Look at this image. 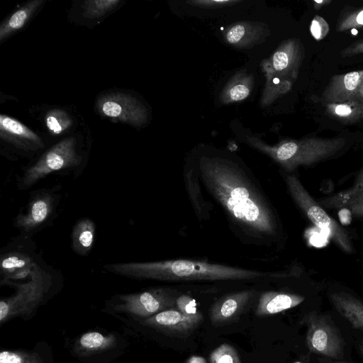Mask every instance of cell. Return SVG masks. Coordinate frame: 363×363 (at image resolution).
Instances as JSON below:
<instances>
[{
  "mask_svg": "<svg viewBox=\"0 0 363 363\" xmlns=\"http://www.w3.org/2000/svg\"><path fill=\"white\" fill-rule=\"evenodd\" d=\"M250 91L243 84H238L231 88L230 96L233 101H240L249 95Z\"/></svg>",
  "mask_w": 363,
  "mask_h": 363,
  "instance_id": "cell-24",
  "label": "cell"
},
{
  "mask_svg": "<svg viewBox=\"0 0 363 363\" xmlns=\"http://www.w3.org/2000/svg\"><path fill=\"white\" fill-rule=\"evenodd\" d=\"M45 122L49 130L55 135L63 133L72 125L69 115L60 108L50 110L45 116Z\"/></svg>",
  "mask_w": 363,
  "mask_h": 363,
  "instance_id": "cell-19",
  "label": "cell"
},
{
  "mask_svg": "<svg viewBox=\"0 0 363 363\" xmlns=\"http://www.w3.org/2000/svg\"><path fill=\"white\" fill-rule=\"evenodd\" d=\"M335 113L340 116H347L352 113V110L350 106L347 105H338L335 107Z\"/></svg>",
  "mask_w": 363,
  "mask_h": 363,
  "instance_id": "cell-28",
  "label": "cell"
},
{
  "mask_svg": "<svg viewBox=\"0 0 363 363\" xmlns=\"http://www.w3.org/2000/svg\"><path fill=\"white\" fill-rule=\"evenodd\" d=\"M29 274L28 282L15 284L16 293L1 300V324L16 317L28 316L45 300L51 285L49 276L34 264Z\"/></svg>",
  "mask_w": 363,
  "mask_h": 363,
  "instance_id": "cell-4",
  "label": "cell"
},
{
  "mask_svg": "<svg viewBox=\"0 0 363 363\" xmlns=\"http://www.w3.org/2000/svg\"><path fill=\"white\" fill-rule=\"evenodd\" d=\"M332 363H346V362H332Z\"/></svg>",
  "mask_w": 363,
  "mask_h": 363,
  "instance_id": "cell-34",
  "label": "cell"
},
{
  "mask_svg": "<svg viewBox=\"0 0 363 363\" xmlns=\"http://www.w3.org/2000/svg\"><path fill=\"white\" fill-rule=\"evenodd\" d=\"M209 191L235 221L258 235H274L277 223L267 201L238 168L218 161L201 167Z\"/></svg>",
  "mask_w": 363,
  "mask_h": 363,
  "instance_id": "cell-1",
  "label": "cell"
},
{
  "mask_svg": "<svg viewBox=\"0 0 363 363\" xmlns=\"http://www.w3.org/2000/svg\"><path fill=\"white\" fill-rule=\"evenodd\" d=\"M311 33L315 38H319L320 36L321 30L320 27L316 21H313L311 25Z\"/></svg>",
  "mask_w": 363,
  "mask_h": 363,
  "instance_id": "cell-29",
  "label": "cell"
},
{
  "mask_svg": "<svg viewBox=\"0 0 363 363\" xmlns=\"http://www.w3.org/2000/svg\"><path fill=\"white\" fill-rule=\"evenodd\" d=\"M120 2L118 0L86 1L82 5L83 14L89 18H99L113 10Z\"/></svg>",
  "mask_w": 363,
  "mask_h": 363,
  "instance_id": "cell-20",
  "label": "cell"
},
{
  "mask_svg": "<svg viewBox=\"0 0 363 363\" xmlns=\"http://www.w3.org/2000/svg\"><path fill=\"white\" fill-rule=\"evenodd\" d=\"M357 21L359 24H363V11L358 14L357 17Z\"/></svg>",
  "mask_w": 363,
  "mask_h": 363,
  "instance_id": "cell-31",
  "label": "cell"
},
{
  "mask_svg": "<svg viewBox=\"0 0 363 363\" xmlns=\"http://www.w3.org/2000/svg\"><path fill=\"white\" fill-rule=\"evenodd\" d=\"M104 268L129 278L160 281L250 280L269 276L255 270L188 259L114 263Z\"/></svg>",
  "mask_w": 363,
  "mask_h": 363,
  "instance_id": "cell-2",
  "label": "cell"
},
{
  "mask_svg": "<svg viewBox=\"0 0 363 363\" xmlns=\"http://www.w3.org/2000/svg\"><path fill=\"white\" fill-rule=\"evenodd\" d=\"M0 363H43L35 352L3 350L0 353Z\"/></svg>",
  "mask_w": 363,
  "mask_h": 363,
  "instance_id": "cell-21",
  "label": "cell"
},
{
  "mask_svg": "<svg viewBox=\"0 0 363 363\" xmlns=\"http://www.w3.org/2000/svg\"><path fill=\"white\" fill-rule=\"evenodd\" d=\"M201 322L174 308L144 318L140 323L164 333L184 335L190 334Z\"/></svg>",
  "mask_w": 363,
  "mask_h": 363,
  "instance_id": "cell-10",
  "label": "cell"
},
{
  "mask_svg": "<svg viewBox=\"0 0 363 363\" xmlns=\"http://www.w3.org/2000/svg\"><path fill=\"white\" fill-rule=\"evenodd\" d=\"M186 363H206L202 357L192 356L186 362Z\"/></svg>",
  "mask_w": 363,
  "mask_h": 363,
  "instance_id": "cell-30",
  "label": "cell"
},
{
  "mask_svg": "<svg viewBox=\"0 0 363 363\" xmlns=\"http://www.w3.org/2000/svg\"><path fill=\"white\" fill-rule=\"evenodd\" d=\"M209 361L211 363H242L235 348L226 343L211 352Z\"/></svg>",
  "mask_w": 363,
  "mask_h": 363,
  "instance_id": "cell-22",
  "label": "cell"
},
{
  "mask_svg": "<svg viewBox=\"0 0 363 363\" xmlns=\"http://www.w3.org/2000/svg\"><path fill=\"white\" fill-rule=\"evenodd\" d=\"M329 298L337 311L354 328L363 329V302L345 291L330 293Z\"/></svg>",
  "mask_w": 363,
  "mask_h": 363,
  "instance_id": "cell-15",
  "label": "cell"
},
{
  "mask_svg": "<svg viewBox=\"0 0 363 363\" xmlns=\"http://www.w3.org/2000/svg\"><path fill=\"white\" fill-rule=\"evenodd\" d=\"M301 323L307 326L306 343L311 352L333 359L343 356V338L330 317L313 311L306 313Z\"/></svg>",
  "mask_w": 363,
  "mask_h": 363,
  "instance_id": "cell-7",
  "label": "cell"
},
{
  "mask_svg": "<svg viewBox=\"0 0 363 363\" xmlns=\"http://www.w3.org/2000/svg\"><path fill=\"white\" fill-rule=\"evenodd\" d=\"M317 3H322V1H315Z\"/></svg>",
  "mask_w": 363,
  "mask_h": 363,
  "instance_id": "cell-35",
  "label": "cell"
},
{
  "mask_svg": "<svg viewBox=\"0 0 363 363\" xmlns=\"http://www.w3.org/2000/svg\"><path fill=\"white\" fill-rule=\"evenodd\" d=\"M294 363H302V362H295Z\"/></svg>",
  "mask_w": 363,
  "mask_h": 363,
  "instance_id": "cell-36",
  "label": "cell"
},
{
  "mask_svg": "<svg viewBox=\"0 0 363 363\" xmlns=\"http://www.w3.org/2000/svg\"><path fill=\"white\" fill-rule=\"evenodd\" d=\"M98 108L104 116L132 125H141L146 120L143 105L131 96L111 93L100 97Z\"/></svg>",
  "mask_w": 363,
  "mask_h": 363,
  "instance_id": "cell-9",
  "label": "cell"
},
{
  "mask_svg": "<svg viewBox=\"0 0 363 363\" xmlns=\"http://www.w3.org/2000/svg\"><path fill=\"white\" fill-rule=\"evenodd\" d=\"M359 350H360L361 353L363 355V339H362V340L361 342V344H360V346H359Z\"/></svg>",
  "mask_w": 363,
  "mask_h": 363,
  "instance_id": "cell-32",
  "label": "cell"
},
{
  "mask_svg": "<svg viewBox=\"0 0 363 363\" xmlns=\"http://www.w3.org/2000/svg\"><path fill=\"white\" fill-rule=\"evenodd\" d=\"M175 308L186 316L203 320V315L198 310L195 300L189 296H179L176 300Z\"/></svg>",
  "mask_w": 363,
  "mask_h": 363,
  "instance_id": "cell-23",
  "label": "cell"
},
{
  "mask_svg": "<svg viewBox=\"0 0 363 363\" xmlns=\"http://www.w3.org/2000/svg\"><path fill=\"white\" fill-rule=\"evenodd\" d=\"M304 299L303 296L296 294L266 291L259 298L255 313L259 316L279 313L297 306Z\"/></svg>",
  "mask_w": 363,
  "mask_h": 363,
  "instance_id": "cell-14",
  "label": "cell"
},
{
  "mask_svg": "<svg viewBox=\"0 0 363 363\" xmlns=\"http://www.w3.org/2000/svg\"><path fill=\"white\" fill-rule=\"evenodd\" d=\"M288 62V55L284 52L279 51L274 55L273 65L275 69L278 71L284 69L287 67Z\"/></svg>",
  "mask_w": 363,
  "mask_h": 363,
  "instance_id": "cell-25",
  "label": "cell"
},
{
  "mask_svg": "<svg viewBox=\"0 0 363 363\" xmlns=\"http://www.w3.org/2000/svg\"><path fill=\"white\" fill-rule=\"evenodd\" d=\"M285 180L289 194L305 216L314 225L325 231L340 250L346 254H354L355 249L348 232L328 214L308 192L299 179L290 174L286 176Z\"/></svg>",
  "mask_w": 363,
  "mask_h": 363,
  "instance_id": "cell-3",
  "label": "cell"
},
{
  "mask_svg": "<svg viewBox=\"0 0 363 363\" xmlns=\"http://www.w3.org/2000/svg\"><path fill=\"white\" fill-rule=\"evenodd\" d=\"M116 337L99 332H88L81 335L74 345V352L80 357H88L110 350L116 346Z\"/></svg>",
  "mask_w": 363,
  "mask_h": 363,
  "instance_id": "cell-16",
  "label": "cell"
},
{
  "mask_svg": "<svg viewBox=\"0 0 363 363\" xmlns=\"http://www.w3.org/2000/svg\"><path fill=\"white\" fill-rule=\"evenodd\" d=\"M318 203L329 208H347L353 218L363 220V167L351 188L320 199Z\"/></svg>",
  "mask_w": 363,
  "mask_h": 363,
  "instance_id": "cell-11",
  "label": "cell"
},
{
  "mask_svg": "<svg viewBox=\"0 0 363 363\" xmlns=\"http://www.w3.org/2000/svg\"><path fill=\"white\" fill-rule=\"evenodd\" d=\"M352 33L353 34H357V30H356L353 29V30H352Z\"/></svg>",
  "mask_w": 363,
  "mask_h": 363,
  "instance_id": "cell-33",
  "label": "cell"
},
{
  "mask_svg": "<svg viewBox=\"0 0 363 363\" xmlns=\"http://www.w3.org/2000/svg\"><path fill=\"white\" fill-rule=\"evenodd\" d=\"M245 33V28L241 25L233 27L227 33V40L230 43L238 42Z\"/></svg>",
  "mask_w": 363,
  "mask_h": 363,
  "instance_id": "cell-26",
  "label": "cell"
},
{
  "mask_svg": "<svg viewBox=\"0 0 363 363\" xmlns=\"http://www.w3.org/2000/svg\"><path fill=\"white\" fill-rule=\"evenodd\" d=\"M0 135L2 139L18 147L34 150L44 146L41 138L30 128L3 114L0 116Z\"/></svg>",
  "mask_w": 363,
  "mask_h": 363,
  "instance_id": "cell-13",
  "label": "cell"
},
{
  "mask_svg": "<svg viewBox=\"0 0 363 363\" xmlns=\"http://www.w3.org/2000/svg\"><path fill=\"white\" fill-rule=\"evenodd\" d=\"M254 292L245 290L228 294L216 301L210 310V320L214 325H222L234 320L252 297Z\"/></svg>",
  "mask_w": 363,
  "mask_h": 363,
  "instance_id": "cell-12",
  "label": "cell"
},
{
  "mask_svg": "<svg viewBox=\"0 0 363 363\" xmlns=\"http://www.w3.org/2000/svg\"><path fill=\"white\" fill-rule=\"evenodd\" d=\"M177 297L176 293L169 289L153 288L136 293L119 294L112 308L116 312L126 313L144 319L175 308Z\"/></svg>",
  "mask_w": 363,
  "mask_h": 363,
  "instance_id": "cell-6",
  "label": "cell"
},
{
  "mask_svg": "<svg viewBox=\"0 0 363 363\" xmlns=\"http://www.w3.org/2000/svg\"><path fill=\"white\" fill-rule=\"evenodd\" d=\"M96 234L95 223L89 218L78 220L72 228V248L79 255H87L91 250Z\"/></svg>",
  "mask_w": 363,
  "mask_h": 363,
  "instance_id": "cell-17",
  "label": "cell"
},
{
  "mask_svg": "<svg viewBox=\"0 0 363 363\" xmlns=\"http://www.w3.org/2000/svg\"><path fill=\"white\" fill-rule=\"evenodd\" d=\"M43 3V0L30 1L9 16L0 27V41L21 29Z\"/></svg>",
  "mask_w": 363,
  "mask_h": 363,
  "instance_id": "cell-18",
  "label": "cell"
},
{
  "mask_svg": "<svg viewBox=\"0 0 363 363\" xmlns=\"http://www.w3.org/2000/svg\"><path fill=\"white\" fill-rule=\"evenodd\" d=\"M57 196L51 189L35 191L23 212L15 218L14 226L25 234L34 233L45 227L55 213Z\"/></svg>",
  "mask_w": 363,
  "mask_h": 363,
  "instance_id": "cell-8",
  "label": "cell"
},
{
  "mask_svg": "<svg viewBox=\"0 0 363 363\" xmlns=\"http://www.w3.org/2000/svg\"><path fill=\"white\" fill-rule=\"evenodd\" d=\"M359 74L357 72H352L345 75L344 79L345 88L350 91L354 90L359 82Z\"/></svg>",
  "mask_w": 363,
  "mask_h": 363,
  "instance_id": "cell-27",
  "label": "cell"
},
{
  "mask_svg": "<svg viewBox=\"0 0 363 363\" xmlns=\"http://www.w3.org/2000/svg\"><path fill=\"white\" fill-rule=\"evenodd\" d=\"M82 157L77 152L74 137L63 139L45 152L23 173L19 181L20 189L30 188L45 177L79 165Z\"/></svg>",
  "mask_w": 363,
  "mask_h": 363,
  "instance_id": "cell-5",
  "label": "cell"
}]
</instances>
